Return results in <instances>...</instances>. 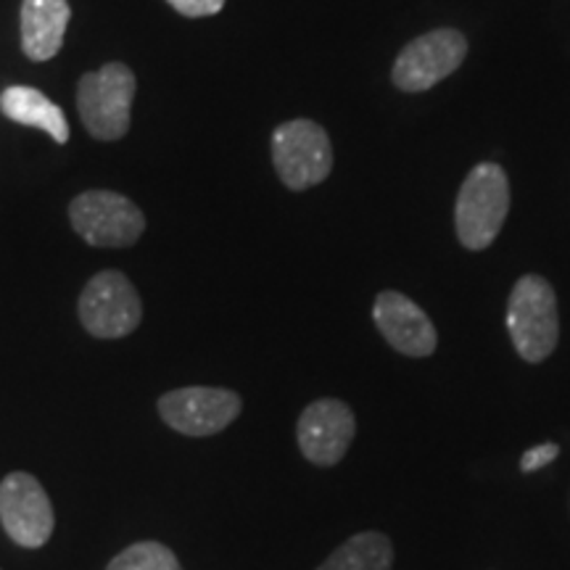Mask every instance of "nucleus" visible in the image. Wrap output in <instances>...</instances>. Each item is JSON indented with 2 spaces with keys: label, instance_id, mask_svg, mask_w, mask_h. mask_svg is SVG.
I'll list each match as a JSON object with an SVG mask.
<instances>
[{
  "label": "nucleus",
  "instance_id": "6",
  "mask_svg": "<svg viewBox=\"0 0 570 570\" xmlns=\"http://www.w3.org/2000/svg\"><path fill=\"white\" fill-rule=\"evenodd\" d=\"M82 327L96 338H125L142 320V304L130 277L104 269L82 288Z\"/></svg>",
  "mask_w": 570,
  "mask_h": 570
},
{
  "label": "nucleus",
  "instance_id": "14",
  "mask_svg": "<svg viewBox=\"0 0 570 570\" xmlns=\"http://www.w3.org/2000/svg\"><path fill=\"white\" fill-rule=\"evenodd\" d=\"M394 544L386 533L362 531L338 547L317 570H391Z\"/></svg>",
  "mask_w": 570,
  "mask_h": 570
},
{
  "label": "nucleus",
  "instance_id": "2",
  "mask_svg": "<svg viewBox=\"0 0 570 570\" xmlns=\"http://www.w3.org/2000/svg\"><path fill=\"white\" fill-rule=\"evenodd\" d=\"M510 212V183L499 164L483 161L462 183L454 209L460 244L470 252H483L502 233Z\"/></svg>",
  "mask_w": 570,
  "mask_h": 570
},
{
  "label": "nucleus",
  "instance_id": "13",
  "mask_svg": "<svg viewBox=\"0 0 570 570\" xmlns=\"http://www.w3.org/2000/svg\"><path fill=\"white\" fill-rule=\"evenodd\" d=\"M0 111H3L11 122L48 132L56 142L69 140L67 117H63L59 106H56L48 96H42L40 90L24 88V85H13V88L3 90V96H0Z\"/></svg>",
  "mask_w": 570,
  "mask_h": 570
},
{
  "label": "nucleus",
  "instance_id": "8",
  "mask_svg": "<svg viewBox=\"0 0 570 570\" xmlns=\"http://www.w3.org/2000/svg\"><path fill=\"white\" fill-rule=\"evenodd\" d=\"M0 523L13 544L40 550L51 539L56 515L46 489L30 473H9L0 483Z\"/></svg>",
  "mask_w": 570,
  "mask_h": 570
},
{
  "label": "nucleus",
  "instance_id": "4",
  "mask_svg": "<svg viewBox=\"0 0 570 570\" xmlns=\"http://www.w3.org/2000/svg\"><path fill=\"white\" fill-rule=\"evenodd\" d=\"M273 161L285 188H312L323 183L333 169L331 138L309 119L285 122L273 132Z\"/></svg>",
  "mask_w": 570,
  "mask_h": 570
},
{
  "label": "nucleus",
  "instance_id": "1",
  "mask_svg": "<svg viewBox=\"0 0 570 570\" xmlns=\"http://www.w3.org/2000/svg\"><path fill=\"white\" fill-rule=\"evenodd\" d=\"M508 331L520 360L539 365L558 348V296L541 275H523L512 285L508 304Z\"/></svg>",
  "mask_w": 570,
  "mask_h": 570
},
{
  "label": "nucleus",
  "instance_id": "17",
  "mask_svg": "<svg viewBox=\"0 0 570 570\" xmlns=\"http://www.w3.org/2000/svg\"><path fill=\"white\" fill-rule=\"evenodd\" d=\"M169 6L183 17L198 19V17H212V13L223 11L225 0H167Z\"/></svg>",
  "mask_w": 570,
  "mask_h": 570
},
{
  "label": "nucleus",
  "instance_id": "7",
  "mask_svg": "<svg viewBox=\"0 0 570 570\" xmlns=\"http://www.w3.org/2000/svg\"><path fill=\"white\" fill-rule=\"evenodd\" d=\"M468 56V40L458 30H433L420 35L399 53L391 80L404 92H423L446 80Z\"/></svg>",
  "mask_w": 570,
  "mask_h": 570
},
{
  "label": "nucleus",
  "instance_id": "9",
  "mask_svg": "<svg viewBox=\"0 0 570 570\" xmlns=\"http://www.w3.org/2000/svg\"><path fill=\"white\" fill-rule=\"evenodd\" d=\"M240 396L230 389L190 386L169 391L159 399V415L183 436H214L240 415Z\"/></svg>",
  "mask_w": 570,
  "mask_h": 570
},
{
  "label": "nucleus",
  "instance_id": "3",
  "mask_svg": "<svg viewBox=\"0 0 570 570\" xmlns=\"http://www.w3.org/2000/svg\"><path fill=\"white\" fill-rule=\"evenodd\" d=\"M135 75L125 63H106L77 85V109L82 125L98 140H119L130 130Z\"/></svg>",
  "mask_w": 570,
  "mask_h": 570
},
{
  "label": "nucleus",
  "instance_id": "12",
  "mask_svg": "<svg viewBox=\"0 0 570 570\" xmlns=\"http://www.w3.org/2000/svg\"><path fill=\"white\" fill-rule=\"evenodd\" d=\"M71 19L67 0H21V51L30 61H51L61 51Z\"/></svg>",
  "mask_w": 570,
  "mask_h": 570
},
{
  "label": "nucleus",
  "instance_id": "16",
  "mask_svg": "<svg viewBox=\"0 0 570 570\" xmlns=\"http://www.w3.org/2000/svg\"><path fill=\"white\" fill-rule=\"evenodd\" d=\"M558 454H560V446L552 444V441L550 444L533 446L523 454V458H520V470H523V473H537V470L547 468L550 462L558 460Z\"/></svg>",
  "mask_w": 570,
  "mask_h": 570
},
{
  "label": "nucleus",
  "instance_id": "15",
  "mask_svg": "<svg viewBox=\"0 0 570 570\" xmlns=\"http://www.w3.org/2000/svg\"><path fill=\"white\" fill-rule=\"evenodd\" d=\"M106 570H183L177 554L159 541H138L109 562Z\"/></svg>",
  "mask_w": 570,
  "mask_h": 570
},
{
  "label": "nucleus",
  "instance_id": "10",
  "mask_svg": "<svg viewBox=\"0 0 570 570\" xmlns=\"http://www.w3.org/2000/svg\"><path fill=\"white\" fill-rule=\"evenodd\" d=\"M356 436V417L341 399H317L296 423L298 449L312 465L331 468L346 458Z\"/></svg>",
  "mask_w": 570,
  "mask_h": 570
},
{
  "label": "nucleus",
  "instance_id": "11",
  "mask_svg": "<svg viewBox=\"0 0 570 570\" xmlns=\"http://www.w3.org/2000/svg\"><path fill=\"white\" fill-rule=\"evenodd\" d=\"M373 320L383 338L396 348L399 354L431 356L439 346V333L433 327L431 317L425 315L410 296L399 294V291H383L377 294L373 306Z\"/></svg>",
  "mask_w": 570,
  "mask_h": 570
},
{
  "label": "nucleus",
  "instance_id": "5",
  "mask_svg": "<svg viewBox=\"0 0 570 570\" xmlns=\"http://www.w3.org/2000/svg\"><path fill=\"white\" fill-rule=\"evenodd\" d=\"M75 233L90 246L125 248L132 246L146 230V217L130 198L111 190H88L69 206Z\"/></svg>",
  "mask_w": 570,
  "mask_h": 570
}]
</instances>
